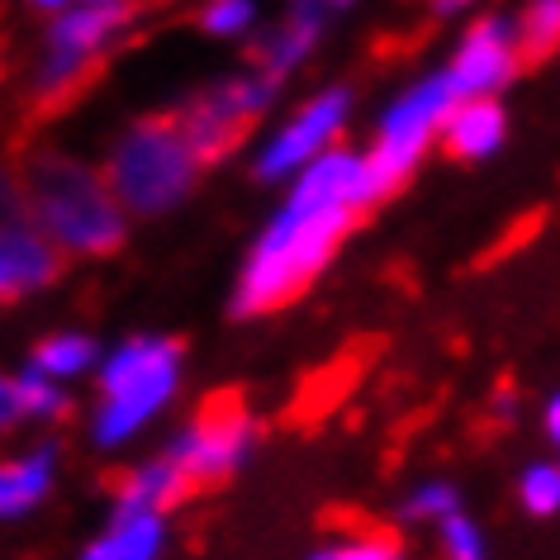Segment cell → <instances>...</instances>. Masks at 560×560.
I'll return each mask as SVG.
<instances>
[{
	"label": "cell",
	"instance_id": "obj_10",
	"mask_svg": "<svg viewBox=\"0 0 560 560\" xmlns=\"http://www.w3.org/2000/svg\"><path fill=\"white\" fill-rule=\"evenodd\" d=\"M456 91L475 101V95H503L513 77H523V52H517V24L509 10H494V15H480L460 34V44L446 62Z\"/></svg>",
	"mask_w": 560,
	"mask_h": 560
},
{
	"label": "cell",
	"instance_id": "obj_32",
	"mask_svg": "<svg viewBox=\"0 0 560 560\" xmlns=\"http://www.w3.org/2000/svg\"><path fill=\"white\" fill-rule=\"evenodd\" d=\"M328 5H332V15H342V10H352L357 0H328Z\"/></svg>",
	"mask_w": 560,
	"mask_h": 560
},
{
	"label": "cell",
	"instance_id": "obj_3",
	"mask_svg": "<svg viewBox=\"0 0 560 560\" xmlns=\"http://www.w3.org/2000/svg\"><path fill=\"white\" fill-rule=\"evenodd\" d=\"M186 381V347L166 332H133L101 357L95 371L91 442L101 452H119L138 432L172 409Z\"/></svg>",
	"mask_w": 560,
	"mask_h": 560
},
{
	"label": "cell",
	"instance_id": "obj_25",
	"mask_svg": "<svg viewBox=\"0 0 560 560\" xmlns=\"http://www.w3.org/2000/svg\"><path fill=\"white\" fill-rule=\"evenodd\" d=\"M24 423V399H20V381L15 375H0V432Z\"/></svg>",
	"mask_w": 560,
	"mask_h": 560
},
{
	"label": "cell",
	"instance_id": "obj_31",
	"mask_svg": "<svg viewBox=\"0 0 560 560\" xmlns=\"http://www.w3.org/2000/svg\"><path fill=\"white\" fill-rule=\"evenodd\" d=\"M15 300V290H10V271H5V257H0V304Z\"/></svg>",
	"mask_w": 560,
	"mask_h": 560
},
{
	"label": "cell",
	"instance_id": "obj_29",
	"mask_svg": "<svg viewBox=\"0 0 560 560\" xmlns=\"http://www.w3.org/2000/svg\"><path fill=\"white\" fill-rule=\"evenodd\" d=\"M77 5H101V10H143V0H77Z\"/></svg>",
	"mask_w": 560,
	"mask_h": 560
},
{
	"label": "cell",
	"instance_id": "obj_28",
	"mask_svg": "<svg viewBox=\"0 0 560 560\" xmlns=\"http://www.w3.org/2000/svg\"><path fill=\"white\" fill-rule=\"evenodd\" d=\"M30 5L38 10V15H48V20H52V15H62V10H72L77 0H30Z\"/></svg>",
	"mask_w": 560,
	"mask_h": 560
},
{
	"label": "cell",
	"instance_id": "obj_23",
	"mask_svg": "<svg viewBox=\"0 0 560 560\" xmlns=\"http://www.w3.org/2000/svg\"><path fill=\"white\" fill-rule=\"evenodd\" d=\"M517 503L532 517H556L560 513V460H532L517 475Z\"/></svg>",
	"mask_w": 560,
	"mask_h": 560
},
{
	"label": "cell",
	"instance_id": "obj_8",
	"mask_svg": "<svg viewBox=\"0 0 560 560\" xmlns=\"http://www.w3.org/2000/svg\"><path fill=\"white\" fill-rule=\"evenodd\" d=\"M252 452H257V418L243 395H209L195 418H186L176 438L166 442V456L180 466L190 489H214L233 480L252 460Z\"/></svg>",
	"mask_w": 560,
	"mask_h": 560
},
{
	"label": "cell",
	"instance_id": "obj_27",
	"mask_svg": "<svg viewBox=\"0 0 560 560\" xmlns=\"http://www.w3.org/2000/svg\"><path fill=\"white\" fill-rule=\"evenodd\" d=\"M470 5H480V0H428V10L438 20H456V15H466Z\"/></svg>",
	"mask_w": 560,
	"mask_h": 560
},
{
	"label": "cell",
	"instance_id": "obj_12",
	"mask_svg": "<svg viewBox=\"0 0 560 560\" xmlns=\"http://www.w3.org/2000/svg\"><path fill=\"white\" fill-rule=\"evenodd\" d=\"M0 257H5V271H10V290H15V300L48 290L52 280L62 276V266H67V252L52 243L44 229H38L34 214H20V219L0 223Z\"/></svg>",
	"mask_w": 560,
	"mask_h": 560
},
{
	"label": "cell",
	"instance_id": "obj_5",
	"mask_svg": "<svg viewBox=\"0 0 560 560\" xmlns=\"http://www.w3.org/2000/svg\"><path fill=\"white\" fill-rule=\"evenodd\" d=\"M280 95H285V81L247 62L229 77L205 81V86H195L190 95H180L172 105V119L209 172V166L229 162L233 152L247 143L252 129L280 105Z\"/></svg>",
	"mask_w": 560,
	"mask_h": 560
},
{
	"label": "cell",
	"instance_id": "obj_1",
	"mask_svg": "<svg viewBox=\"0 0 560 560\" xmlns=\"http://www.w3.org/2000/svg\"><path fill=\"white\" fill-rule=\"evenodd\" d=\"M389 200L381 172L371 166V152L361 148H328L318 162L290 180L285 200L266 219L257 243L247 247V261L233 280V318H261L285 310L324 276V266L338 257L347 233Z\"/></svg>",
	"mask_w": 560,
	"mask_h": 560
},
{
	"label": "cell",
	"instance_id": "obj_20",
	"mask_svg": "<svg viewBox=\"0 0 560 560\" xmlns=\"http://www.w3.org/2000/svg\"><path fill=\"white\" fill-rule=\"evenodd\" d=\"M15 381H20V399H24V418H30V423H58V418H67V409H72L67 385L44 371H34L30 361H24V371Z\"/></svg>",
	"mask_w": 560,
	"mask_h": 560
},
{
	"label": "cell",
	"instance_id": "obj_22",
	"mask_svg": "<svg viewBox=\"0 0 560 560\" xmlns=\"http://www.w3.org/2000/svg\"><path fill=\"white\" fill-rule=\"evenodd\" d=\"M304 560H404V551L385 532H342V537L318 541Z\"/></svg>",
	"mask_w": 560,
	"mask_h": 560
},
{
	"label": "cell",
	"instance_id": "obj_24",
	"mask_svg": "<svg viewBox=\"0 0 560 560\" xmlns=\"http://www.w3.org/2000/svg\"><path fill=\"white\" fill-rule=\"evenodd\" d=\"M438 551L442 560H489V532L460 509L438 523Z\"/></svg>",
	"mask_w": 560,
	"mask_h": 560
},
{
	"label": "cell",
	"instance_id": "obj_11",
	"mask_svg": "<svg viewBox=\"0 0 560 560\" xmlns=\"http://www.w3.org/2000/svg\"><path fill=\"white\" fill-rule=\"evenodd\" d=\"M328 20H332L328 0H285L280 20L266 24V30L252 38L247 62L280 81H290L318 52V44H324V34H328Z\"/></svg>",
	"mask_w": 560,
	"mask_h": 560
},
{
	"label": "cell",
	"instance_id": "obj_19",
	"mask_svg": "<svg viewBox=\"0 0 560 560\" xmlns=\"http://www.w3.org/2000/svg\"><path fill=\"white\" fill-rule=\"evenodd\" d=\"M460 513V489L452 480H442V475H428V480H418L409 494L399 499V517L404 523H418V527H438L442 517Z\"/></svg>",
	"mask_w": 560,
	"mask_h": 560
},
{
	"label": "cell",
	"instance_id": "obj_4",
	"mask_svg": "<svg viewBox=\"0 0 560 560\" xmlns=\"http://www.w3.org/2000/svg\"><path fill=\"white\" fill-rule=\"evenodd\" d=\"M101 172L129 219H162L195 195L205 162L195 158L172 115H143L109 138Z\"/></svg>",
	"mask_w": 560,
	"mask_h": 560
},
{
	"label": "cell",
	"instance_id": "obj_13",
	"mask_svg": "<svg viewBox=\"0 0 560 560\" xmlns=\"http://www.w3.org/2000/svg\"><path fill=\"white\" fill-rule=\"evenodd\" d=\"M58 470H62V446L52 438L0 460V523H20L34 509H44L52 485H58Z\"/></svg>",
	"mask_w": 560,
	"mask_h": 560
},
{
	"label": "cell",
	"instance_id": "obj_26",
	"mask_svg": "<svg viewBox=\"0 0 560 560\" xmlns=\"http://www.w3.org/2000/svg\"><path fill=\"white\" fill-rule=\"evenodd\" d=\"M541 432H546V442L551 446H560V389L541 404Z\"/></svg>",
	"mask_w": 560,
	"mask_h": 560
},
{
	"label": "cell",
	"instance_id": "obj_7",
	"mask_svg": "<svg viewBox=\"0 0 560 560\" xmlns=\"http://www.w3.org/2000/svg\"><path fill=\"white\" fill-rule=\"evenodd\" d=\"M460 101H466V95L456 91L452 72L438 67V72L418 77L409 91H399L395 101L385 105V115H381V124H375V138H371L366 152H371V166L381 172L389 195L418 172V162L428 158V148H438L446 119H452V109Z\"/></svg>",
	"mask_w": 560,
	"mask_h": 560
},
{
	"label": "cell",
	"instance_id": "obj_16",
	"mask_svg": "<svg viewBox=\"0 0 560 560\" xmlns=\"http://www.w3.org/2000/svg\"><path fill=\"white\" fill-rule=\"evenodd\" d=\"M162 551H166V513L109 509L105 532H95L77 560H162Z\"/></svg>",
	"mask_w": 560,
	"mask_h": 560
},
{
	"label": "cell",
	"instance_id": "obj_14",
	"mask_svg": "<svg viewBox=\"0 0 560 560\" xmlns=\"http://www.w3.org/2000/svg\"><path fill=\"white\" fill-rule=\"evenodd\" d=\"M503 143H509V109H503L499 95L460 101L452 109V119H446L442 138H438V148L452 162H489Z\"/></svg>",
	"mask_w": 560,
	"mask_h": 560
},
{
	"label": "cell",
	"instance_id": "obj_30",
	"mask_svg": "<svg viewBox=\"0 0 560 560\" xmlns=\"http://www.w3.org/2000/svg\"><path fill=\"white\" fill-rule=\"evenodd\" d=\"M494 413L503 418V423H509V418L517 413V404H513V395H509V389H499V399H494Z\"/></svg>",
	"mask_w": 560,
	"mask_h": 560
},
{
	"label": "cell",
	"instance_id": "obj_18",
	"mask_svg": "<svg viewBox=\"0 0 560 560\" xmlns=\"http://www.w3.org/2000/svg\"><path fill=\"white\" fill-rule=\"evenodd\" d=\"M523 67H541L560 52V0H523L513 10Z\"/></svg>",
	"mask_w": 560,
	"mask_h": 560
},
{
	"label": "cell",
	"instance_id": "obj_9",
	"mask_svg": "<svg viewBox=\"0 0 560 560\" xmlns=\"http://www.w3.org/2000/svg\"><path fill=\"white\" fill-rule=\"evenodd\" d=\"M352 109H357L352 86H324V91H314L310 101H300L285 115V124L257 148L252 180H261V186H290L304 166L342 143L347 124H352Z\"/></svg>",
	"mask_w": 560,
	"mask_h": 560
},
{
	"label": "cell",
	"instance_id": "obj_6",
	"mask_svg": "<svg viewBox=\"0 0 560 560\" xmlns=\"http://www.w3.org/2000/svg\"><path fill=\"white\" fill-rule=\"evenodd\" d=\"M138 10H101V5H72L48 20L44 44H38L30 101L38 109H62L86 81L109 62V52L133 30Z\"/></svg>",
	"mask_w": 560,
	"mask_h": 560
},
{
	"label": "cell",
	"instance_id": "obj_15",
	"mask_svg": "<svg viewBox=\"0 0 560 560\" xmlns=\"http://www.w3.org/2000/svg\"><path fill=\"white\" fill-rule=\"evenodd\" d=\"M190 499V480L180 475V466L166 452L138 460V466L124 470V480L115 485V499L109 509H124V513H172Z\"/></svg>",
	"mask_w": 560,
	"mask_h": 560
},
{
	"label": "cell",
	"instance_id": "obj_2",
	"mask_svg": "<svg viewBox=\"0 0 560 560\" xmlns=\"http://www.w3.org/2000/svg\"><path fill=\"white\" fill-rule=\"evenodd\" d=\"M30 209L67 257H115L129 243V209L115 200L105 172L62 148H38L24 158Z\"/></svg>",
	"mask_w": 560,
	"mask_h": 560
},
{
	"label": "cell",
	"instance_id": "obj_17",
	"mask_svg": "<svg viewBox=\"0 0 560 560\" xmlns=\"http://www.w3.org/2000/svg\"><path fill=\"white\" fill-rule=\"evenodd\" d=\"M101 357H105V352H101V342H95L91 332H81V328H58V332H48V338L34 342L30 366L44 371V375H52V381H62V385H72V381H81V375L101 371Z\"/></svg>",
	"mask_w": 560,
	"mask_h": 560
},
{
	"label": "cell",
	"instance_id": "obj_21",
	"mask_svg": "<svg viewBox=\"0 0 560 560\" xmlns=\"http://www.w3.org/2000/svg\"><path fill=\"white\" fill-rule=\"evenodd\" d=\"M195 30L205 38H247L257 30V0H200Z\"/></svg>",
	"mask_w": 560,
	"mask_h": 560
}]
</instances>
